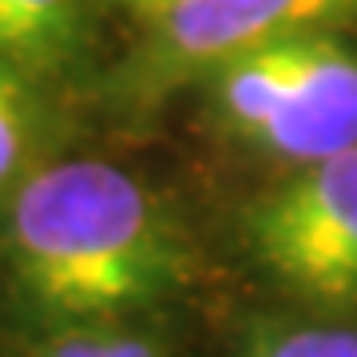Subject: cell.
<instances>
[{
    "label": "cell",
    "mask_w": 357,
    "mask_h": 357,
    "mask_svg": "<svg viewBox=\"0 0 357 357\" xmlns=\"http://www.w3.org/2000/svg\"><path fill=\"white\" fill-rule=\"evenodd\" d=\"M40 112L28 88V72L0 56V203H13L24 171L36 155Z\"/></svg>",
    "instance_id": "cell-6"
},
{
    "label": "cell",
    "mask_w": 357,
    "mask_h": 357,
    "mask_svg": "<svg viewBox=\"0 0 357 357\" xmlns=\"http://www.w3.org/2000/svg\"><path fill=\"white\" fill-rule=\"evenodd\" d=\"M48 357H159L155 345L139 333L103 330V326H76L48 349Z\"/></svg>",
    "instance_id": "cell-8"
},
{
    "label": "cell",
    "mask_w": 357,
    "mask_h": 357,
    "mask_svg": "<svg viewBox=\"0 0 357 357\" xmlns=\"http://www.w3.org/2000/svg\"><path fill=\"white\" fill-rule=\"evenodd\" d=\"M357 16V0H175L147 20L143 84L211 76L227 60L302 32H330Z\"/></svg>",
    "instance_id": "cell-4"
},
{
    "label": "cell",
    "mask_w": 357,
    "mask_h": 357,
    "mask_svg": "<svg viewBox=\"0 0 357 357\" xmlns=\"http://www.w3.org/2000/svg\"><path fill=\"white\" fill-rule=\"evenodd\" d=\"M266 274L321 306H357V147L302 167L246 211Z\"/></svg>",
    "instance_id": "cell-3"
},
{
    "label": "cell",
    "mask_w": 357,
    "mask_h": 357,
    "mask_svg": "<svg viewBox=\"0 0 357 357\" xmlns=\"http://www.w3.org/2000/svg\"><path fill=\"white\" fill-rule=\"evenodd\" d=\"M123 4H128V8H131L135 16H143V20H151V16H159L163 8H171L175 0H123Z\"/></svg>",
    "instance_id": "cell-9"
},
{
    "label": "cell",
    "mask_w": 357,
    "mask_h": 357,
    "mask_svg": "<svg viewBox=\"0 0 357 357\" xmlns=\"http://www.w3.org/2000/svg\"><path fill=\"white\" fill-rule=\"evenodd\" d=\"M218 112L258 151L310 167L357 147V48L302 32L211 72Z\"/></svg>",
    "instance_id": "cell-2"
},
{
    "label": "cell",
    "mask_w": 357,
    "mask_h": 357,
    "mask_svg": "<svg viewBox=\"0 0 357 357\" xmlns=\"http://www.w3.org/2000/svg\"><path fill=\"white\" fill-rule=\"evenodd\" d=\"M8 258L28 302L60 326H100L183 278L175 222L139 178L100 159L52 163L20 183Z\"/></svg>",
    "instance_id": "cell-1"
},
{
    "label": "cell",
    "mask_w": 357,
    "mask_h": 357,
    "mask_svg": "<svg viewBox=\"0 0 357 357\" xmlns=\"http://www.w3.org/2000/svg\"><path fill=\"white\" fill-rule=\"evenodd\" d=\"M246 357H357L349 326H262L250 333Z\"/></svg>",
    "instance_id": "cell-7"
},
{
    "label": "cell",
    "mask_w": 357,
    "mask_h": 357,
    "mask_svg": "<svg viewBox=\"0 0 357 357\" xmlns=\"http://www.w3.org/2000/svg\"><path fill=\"white\" fill-rule=\"evenodd\" d=\"M79 36V0H0V56L24 72H60Z\"/></svg>",
    "instance_id": "cell-5"
}]
</instances>
